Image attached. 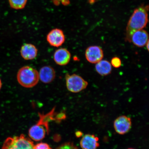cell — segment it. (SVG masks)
Returning a JSON list of instances; mask_svg holds the SVG:
<instances>
[{
    "instance_id": "obj_1",
    "label": "cell",
    "mask_w": 149,
    "mask_h": 149,
    "mask_svg": "<svg viewBox=\"0 0 149 149\" xmlns=\"http://www.w3.org/2000/svg\"><path fill=\"white\" fill-rule=\"evenodd\" d=\"M55 108L46 114L39 113V120L30 128L29 135L33 140L38 141L42 140L49 133V124L53 121H58Z\"/></svg>"
},
{
    "instance_id": "obj_4",
    "label": "cell",
    "mask_w": 149,
    "mask_h": 149,
    "mask_svg": "<svg viewBox=\"0 0 149 149\" xmlns=\"http://www.w3.org/2000/svg\"><path fill=\"white\" fill-rule=\"evenodd\" d=\"M34 146L31 140L22 134L19 136L7 138L1 149H33Z\"/></svg>"
},
{
    "instance_id": "obj_15",
    "label": "cell",
    "mask_w": 149,
    "mask_h": 149,
    "mask_svg": "<svg viewBox=\"0 0 149 149\" xmlns=\"http://www.w3.org/2000/svg\"><path fill=\"white\" fill-rule=\"evenodd\" d=\"M12 8L16 9H23L26 4L27 0H8Z\"/></svg>"
},
{
    "instance_id": "obj_7",
    "label": "cell",
    "mask_w": 149,
    "mask_h": 149,
    "mask_svg": "<svg viewBox=\"0 0 149 149\" xmlns=\"http://www.w3.org/2000/svg\"><path fill=\"white\" fill-rule=\"evenodd\" d=\"M46 39L50 45L54 47H58L64 43L65 37L62 30L55 29H52L48 33Z\"/></svg>"
},
{
    "instance_id": "obj_8",
    "label": "cell",
    "mask_w": 149,
    "mask_h": 149,
    "mask_svg": "<svg viewBox=\"0 0 149 149\" xmlns=\"http://www.w3.org/2000/svg\"><path fill=\"white\" fill-rule=\"evenodd\" d=\"M85 56L88 62L92 64H96L102 60L104 57V53L100 47L92 46L87 48Z\"/></svg>"
},
{
    "instance_id": "obj_3",
    "label": "cell",
    "mask_w": 149,
    "mask_h": 149,
    "mask_svg": "<svg viewBox=\"0 0 149 149\" xmlns=\"http://www.w3.org/2000/svg\"><path fill=\"white\" fill-rule=\"evenodd\" d=\"M17 79L22 86L26 88H32L37 85L40 80L39 72L32 67L24 66L18 70Z\"/></svg>"
},
{
    "instance_id": "obj_13",
    "label": "cell",
    "mask_w": 149,
    "mask_h": 149,
    "mask_svg": "<svg viewBox=\"0 0 149 149\" xmlns=\"http://www.w3.org/2000/svg\"><path fill=\"white\" fill-rule=\"evenodd\" d=\"M38 52V49L34 45L27 43L22 46L20 53L22 57L25 60H31L36 58Z\"/></svg>"
},
{
    "instance_id": "obj_10",
    "label": "cell",
    "mask_w": 149,
    "mask_h": 149,
    "mask_svg": "<svg viewBox=\"0 0 149 149\" xmlns=\"http://www.w3.org/2000/svg\"><path fill=\"white\" fill-rule=\"evenodd\" d=\"M148 40V33L142 29L136 31L133 33L130 39V42L138 47H142L146 45Z\"/></svg>"
},
{
    "instance_id": "obj_17",
    "label": "cell",
    "mask_w": 149,
    "mask_h": 149,
    "mask_svg": "<svg viewBox=\"0 0 149 149\" xmlns=\"http://www.w3.org/2000/svg\"><path fill=\"white\" fill-rule=\"evenodd\" d=\"M111 66L116 68H120L121 65H122V62H121L120 59L119 58L117 57H113L111 59Z\"/></svg>"
},
{
    "instance_id": "obj_2",
    "label": "cell",
    "mask_w": 149,
    "mask_h": 149,
    "mask_svg": "<svg viewBox=\"0 0 149 149\" xmlns=\"http://www.w3.org/2000/svg\"><path fill=\"white\" fill-rule=\"evenodd\" d=\"M148 6H141L134 11L126 27L125 39L127 41L130 42L133 33L146 26L148 22Z\"/></svg>"
},
{
    "instance_id": "obj_9",
    "label": "cell",
    "mask_w": 149,
    "mask_h": 149,
    "mask_svg": "<svg viewBox=\"0 0 149 149\" xmlns=\"http://www.w3.org/2000/svg\"><path fill=\"white\" fill-rule=\"evenodd\" d=\"M71 55L69 51L65 48H60L56 50L54 54V60L58 65L65 66L70 60Z\"/></svg>"
},
{
    "instance_id": "obj_16",
    "label": "cell",
    "mask_w": 149,
    "mask_h": 149,
    "mask_svg": "<svg viewBox=\"0 0 149 149\" xmlns=\"http://www.w3.org/2000/svg\"><path fill=\"white\" fill-rule=\"evenodd\" d=\"M55 149H79L73 143L67 142L61 145Z\"/></svg>"
},
{
    "instance_id": "obj_14",
    "label": "cell",
    "mask_w": 149,
    "mask_h": 149,
    "mask_svg": "<svg viewBox=\"0 0 149 149\" xmlns=\"http://www.w3.org/2000/svg\"><path fill=\"white\" fill-rule=\"evenodd\" d=\"M95 70L97 73L102 76L109 75L112 70L111 63L107 60H101L96 63Z\"/></svg>"
},
{
    "instance_id": "obj_12",
    "label": "cell",
    "mask_w": 149,
    "mask_h": 149,
    "mask_svg": "<svg viewBox=\"0 0 149 149\" xmlns=\"http://www.w3.org/2000/svg\"><path fill=\"white\" fill-rule=\"evenodd\" d=\"M38 72L39 79L45 84L51 83L56 77L55 70L51 66L42 67Z\"/></svg>"
},
{
    "instance_id": "obj_19",
    "label": "cell",
    "mask_w": 149,
    "mask_h": 149,
    "mask_svg": "<svg viewBox=\"0 0 149 149\" xmlns=\"http://www.w3.org/2000/svg\"><path fill=\"white\" fill-rule=\"evenodd\" d=\"M149 40L148 41V42H147V44H146V48H147V50H148V51H149Z\"/></svg>"
},
{
    "instance_id": "obj_11",
    "label": "cell",
    "mask_w": 149,
    "mask_h": 149,
    "mask_svg": "<svg viewBox=\"0 0 149 149\" xmlns=\"http://www.w3.org/2000/svg\"><path fill=\"white\" fill-rule=\"evenodd\" d=\"M99 138L94 135L87 134L80 141V145L82 149H97L100 146Z\"/></svg>"
},
{
    "instance_id": "obj_20",
    "label": "cell",
    "mask_w": 149,
    "mask_h": 149,
    "mask_svg": "<svg viewBox=\"0 0 149 149\" xmlns=\"http://www.w3.org/2000/svg\"><path fill=\"white\" fill-rule=\"evenodd\" d=\"M2 86V83L1 80V78H0V91L1 90Z\"/></svg>"
},
{
    "instance_id": "obj_6",
    "label": "cell",
    "mask_w": 149,
    "mask_h": 149,
    "mask_svg": "<svg viewBox=\"0 0 149 149\" xmlns=\"http://www.w3.org/2000/svg\"><path fill=\"white\" fill-rule=\"evenodd\" d=\"M131 118L125 115L117 117L113 122V127L117 133L124 135L127 133L132 127Z\"/></svg>"
},
{
    "instance_id": "obj_5",
    "label": "cell",
    "mask_w": 149,
    "mask_h": 149,
    "mask_svg": "<svg viewBox=\"0 0 149 149\" xmlns=\"http://www.w3.org/2000/svg\"><path fill=\"white\" fill-rule=\"evenodd\" d=\"M65 77L67 88L70 92L79 93L88 86V82L78 74L68 73L65 75Z\"/></svg>"
},
{
    "instance_id": "obj_21",
    "label": "cell",
    "mask_w": 149,
    "mask_h": 149,
    "mask_svg": "<svg viewBox=\"0 0 149 149\" xmlns=\"http://www.w3.org/2000/svg\"><path fill=\"white\" fill-rule=\"evenodd\" d=\"M127 149H135L134 148H128Z\"/></svg>"
},
{
    "instance_id": "obj_18",
    "label": "cell",
    "mask_w": 149,
    "mask_h": 149,
    "mask_svg": "<svg viewBox=\"0 0 149 149\" xmlns=\"http://www.w3.org/2000/svg\"><path fill=\"white\" fill-rule=\"evenodd\" d=\"M33 149H52L47 143H40L34 146Z\"/></svg>"
}]
</instances>
